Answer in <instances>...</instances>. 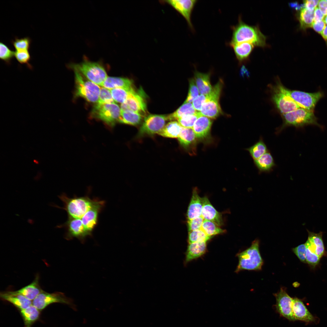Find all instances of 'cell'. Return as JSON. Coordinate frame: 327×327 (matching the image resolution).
I'll return each mask as SVG.
<instances>
[{
	"label": "cell",
	"instance_id": "2e32d148",
	"mask_svg": "<svg viewBox=\"0 0 327 327\" xmlns=\"http://www.w3.org/2000/svg\"><path fill=\"white\" fill-rule=\"evenodd\" d=\"M139 92L135 91L121 106V111H130L143 116L147 112L146 105L143 96Z\"/></svg>",
	"mask_w": 327,
	"mask_h": 327
},
{
	"label": "cell",
	"instance_id": "8fae6325",
	"mask_svg": "<svg viewBox=\"0 0 327 327\" xmlns=\"http://www.w3.org/2000/svg\"><path fill=\"white\" fill-rule=\"evenodd\" d=\"M57 227L65 229L64 237L68 240L76 238L83 243L87 237H92L85 228L81 218L68 217L65 223L58 226Z\"/></svg>",
	"mask_w": 327,
	"mask_h": 327
},
{
	"label": "cell",
	"instance_id": "d4e9b609",
	"mask_svg": "<svg viewBox=\"0 0 327 327\" xmlns=\"http://www.w3.org/2000/svg\"><path fill=\"white\" fill-rule=\"evenodd\" d=\"M194 80L200 94L207 95L210 93L213 87L210 84L209 74L196 71L194 73Z\"/></svg>",
	"mask_w": 327,
	"mask_h": 327
},
{
	"label": "cell",
	"instance_id": "5bb4252c",
	"mask_svg": "<svg viewBox=\"0 0 327 327\" xmlns=\"http://www.w3.org/2000/svg\"><path fill=\"white\" fill-rule=\"evenodd\" d=\"M289 93L292 98L301 107L311 111H313L317 103L323 96L320 92L309 93L289 90Z\"/></svg>",
	"mask_w": 327,
	"mask_h": 327
},
{
	"label": "cell",
	"instance_id": "6f0895ef",
	"mask_svg": "<svg viewBox=\"0 0 327 327\" xmlns=\"http://www.w3.org/2000/svg\"><path fill=\"white\" fill-rule=\"evenodd\" d=\"M323 19V20L325 22V24H327V15L325 17H324Z\"/></svg>",
	"mask_w": 327,
	"mask_h": 327
},
{
	"label": "cell",
	"instance_id": "d6986e66",
	"mask_svg": "<svg viewBox=\"0 0 327 327\" xmlns=\"http://www.w3.org/2000/svg\"><path fill=\"white\" fill-rule=\"evenodd\" d=\"M307 231L308 236L307 240L305 243L306 246L321 258L325 253L322 237L323 232H320L315 233L308 230Z\"/></svg>",
	"mask_w": 327,
	"mask_h": 327
},
{
	"label": "cell",
	"instance_id": "ee69618b",
	"mask_svg": "<svg viewBox=\"0 0 327 327\" xmlns=\"http://www.w3.org/2000/svg\"><path fill=\"white\" fill-rule=\"evenodd\" d=\"M199 91L196 84L194 79L189 80L188 93L184 103H191L199 95Z\"/></svg>",
	"mask_w": 327,
	"mask_h": 327
},
{
	"label": "cell",
	"instance_id": "7a4b0ae2",
	"mask_svg": "<svg viewBox=\"0 0 327 327\" xmlns=\"http://www.w3.org/2000/svg\"><path fill=\"white\" fill-rule=\"evenodd\" d=\"M58 197L63 202V207L56 205L53 206L65 210L68 217L78 219L81 218L93 206L97 198L91 199L88 195L81 197L75 196L70 198L64 193Z\"/></svg>",
	"mask_w": 327,
	"mask_h": 327
},
{
	"label": "cell",
	"instance_id": "e575fe53",
	"mask_svg": "<svg viewBox=\"0 0 327 327\" xmlns=\"http://www.w3.org/2000/svg\"><path fill=\"white\" fill-rule=\"evenodd\" d=\"M196 137L195 134L192 128L182 127L178 138L181 145L186 148L194 143Z\"/></svg>",
	"mask_w": 327,
	"mask_h": 327
},
{
	"label": "cell",
	"instance_id": "60d3db41",
	"mask_svg": "<svg viewBox=\"0 0 327 327\" xmlns=\"http://www.w3.org/2000/svg\"><path fill=\"white\" fill-rule=\"evenodd\" d=\"M15 56V52L2 42L0 43V58L9 64Z\"/></svg>",
	"mask_w": 327,
	"mask_h": 327
},
{
	"label": "cell",
	"instance_id": "ab89813d",
	"mask_svg": "<svg viewBox=\"0 0 327 327\" xmlns=\"http://www.w3.org/2000/svg\"><path fill=\"white\" fill-rule=\"evenodd\" d=\"M31 39L28 37L19 38L15 37L14 40L11 41L12 44L16 51L28 50L31 43Z\"/></svg>",
	"mask_w": 327,
	"mask_h": 327
},
{
	"label": "cell",
	"instance_id": "db71d44e",
	"mask_svg": "<svg viewBox=\"0 0 327 327\" xmlns=\"http://www.w3.org/2000/svg\"><path fill=\"white\" fill-rule=\"evenodd\" d=\"M319 8L324 15H327V1L320 0L318 3Z\"/></svg>",
	"mask_w": 327,
	"mask_h": 327
},
{
	"label": "cell",
	"instance_id": "4316f807",
	"mask_svg": "<svg viewBox=\"0 0 327 327\" xmlns=\"http://www.w3.org/2000/svg\"><path fill=\"white\" fill-rule=\"evenodd\" d=\"M133 81L127 78L107 77L101 86L111 90L117 88H133Z\"/></svg>",
	"mask_w": 327,
	"mask_h": 327
},
{
	"label": "cell",
	"instance_id": "e0dca14e",
	"mask_svg": "<svg viewBox=\"0 0 327 327\" xmlns=\"http://www.w3.org/2000/svg\"><path fill=\"white\" fill-rule=\"evenodd\" d=\"M196 0H169L164 1L179 12L186 20L189 27L193 28L191 15L197 3Z\"/></svg>",
	"mask_w": 327,
	"mask_h": 327
},
{
	"label": "cell",
	"instance_id": "4fadbf2b",
	"mask_svg": "<svg viewBox=\"0 0 327 327\" xmlns=\"http://www.w3.org/2000/svg\"><path fill=\"white\" fill-rule=\"evenodd\" d=\"M273 295L276 299V302L275 306L276 311L282 316L289 320H296L292 309L293 298L287 294L286 289L281 288L278 292Z\"/></svg>",
	"mask_w": 327,
	"mask_h": 327
},
{
	"label": "cell",
	"instance_id": "816d5d0a",
	"mask_svg": "<svg viewBox=\"0 0 327 327\" xmlns=\"http://www.w3.org/2000/svg\"><path fill=\"white\" fill-rule=\"evenodd\" d=\"M326 26L325 22L322 20L314 22L311 27L316 32L321 34Z\"/></svg>",
	"mask_w": 327,
	"mask_h": 327
},
{
	"label": "cell",
	"instance_id": "7dc6e473",
	"mask_svg": "<svg viewBox=\"0 0 327 327\" xmlns=\"http://www.w3.org/2000/svg\"><path fill=\"white\" fill-rule=\"evenodd\" d=\"M204 220L202 216L190 220H187L189 232L200 229Z\"/></svg>",
	"mask_w": 327,
	"mask_h": 327
},
{
	"label": "cell",
	"instance_id": "30bf717a",
	"mask_svg": "<svg viewBox=\"0 0 327 327\" xmlns=\"http://www.w3.org/2000/svg\"><path fill=\"white\" fill-rule=\"evenodd\" d=\"M56 303L67 304L75 309L72 299L60 292L49 293L43 291L33 300L32 305L41 311L48 305Z\"/></svg>",
	"mask_w": 327,
	"mask_h": 327
},
{
	"label": "cell",
	"instance_id": "f35d334b",
	"mask_svg": "<svg viewBox=\"0 0 327 327\" xmlns=\"http://www.w3.org/2000/svg\"><path fill=\"white\" fill-rule=\"evenodd\" d=\"M211 237L207 235L201 229L189 232V244L199 242H206Z\"/></svg>",
	"mask_w": 327,
	"mask_h": 327
},
{
	"label": "cell",
	"instance_id": "4dcf8cb0",
	"mask_svg": "<svg viewBox=\"0 0 327 327\" xmlns=\"http://www.w3.org/2000/svg\"><path fill=\"white\" fill-rule=\"evenodd\" d=\"M182 127L178 122L173 121L165 125L158 134L164 137L178 138L180 132Z\"/></svg>",
	"mask_w": 327,
	"mask_h": 327
},
{
	"label": "cell",
	"instance_id": "74e56055",
	"mask_svg": "<svg viewBox=\"0 0 327 327\" xmlns=\"http://www.w3.org/2000/svg\"><path fill=\"white\" fill-rule=\"evenodd\" d=\"M201 229L208 236H212L225 232V230L213 222L204 220Z\"/></svg>",
	"mask_w": 327,
	"mask_h": 327
},
{
	"label": "cell",
	"instance_id": "603a6c76",
	"mask_svg": "<svg viewBox=\"0 0 327 327\" xmlns=\"http://www.w3.org/2000/svg\"><path fill=\"white\" fill-rule=\"evenodd\" d=\"M292 312L295 320L306 322L313 321L314 318L309 312L303 302L297 298H293Z\"/></svg>",
	"mask_w": 327,
	"mask_h": 327
},
{
	"label": "cell",
	"instance_id": "d6a6232c",
	"mask_svg": "<svg viewBox=\"0 0 327 327\" xmlns=\"http://www.w3.org/2000/svg\"><path fill=\"white\" fill-rule=\"evenodd\" d=\"M191 103H184L172 114L168 115L169 120H177L183 117L197 113Z\"/></svg>",
	"mask_w": 327,
	"mask_h": 327
},
{
	"label": "cell",
	"instance_id": "c3c4849f",
	"mask_svg": "<svg viewBox=\"0 0 327 327\" xmlns=\"http://www.w3.org/2000/svg\"><path fill=\"white\" fill-rule=\"evenodd\" d=\"M306 246L305 243L300 244L292 249L293 252L302 262L306 263Z\"/></svg>",
	"mask_w": 327,
	"mask_h": 327
},
{
	"label": "cell",
	"instance_id": "f1b7e54d",
	"mask_svg": "<svg viewBox=\"0 0 327 327\" xmlns=\"http://www.w3.org/2000/svg\"><path fill=\"white\" fill-rule=\"evenodd\" d=\"M254 162L259 172H269L271 171L275 166L273 157L268 151L258 159L254 160Z\"/></svg>",
	"mask_w": 327,
	"mask_h": 327
},
{
	"label": "cell",
	"instance_id": "ffe728a7",
	"mask_svg": "<svg viewBox=\"0 0 327 327\" xmlns=\"http://www.w3.org/2000/svg\"><path fill=\"white\" fill-rule=\"evenodd\" d=\"M212 123L210 118L202 115L200 112L199 116L192 128L196 137L203 139L207 137L210 133Z\"/></svg>",
	"mask_w": 327,
	"mask_h": 327
},
{
	"label": "cell",
	"instance_id": "8992f818",
	"mask_svg": "<svg viewBox=\"0 0 327 327\" xmlns=\"http://www.w3.org/2000/svg\"><path fill=\"white\" fill-rule=\"evenodd\" d=\"M74 71L75 76V97H81L89 102L97 103L99 98L100 87L80 73Z\"/></svg>",
	"mask_w": 327,
	"mask_h": 327
},
{
	"label": "cell",
	"instance_id": "3957f363",
	"mask_svg": "<svg viewBox=\"0 0 327 327\" xmlns=\"http://www.w3.org/2000/svg\"><path fill=\"white\" fill-rule=\"evenodd\" d=\"M83 58V61L80 63L68 64V67L78 72L89 80L101 86L107 77L104 66L99 61L90 60L85 56Z\"/></svg>",
	"mask_w": 327,
	"mask_h": 327
},
{
	"label": "cell",
	"instance_id": "5b68a950",
	"mask_svg": "<svg viewBox=\"0 0 327 327\" xmlns=\"http://www.w3.org/2000/svg\"><path fill=\"white\" fill-rule=\"evenodd\" d=\"M283 123L278 130L281 132L287 127L293 126L301 127L305 125H318L313 111L301 107L293 111L282 114Z\"/></svg>",
	"mask_w": 327,
	"mask_h": 327
},
{
	"label": "cell",
	"instance_id": "836d02e7",
	"mask_svg": "<svg viewBox=\"0 0 327 327\" xmlns=\"http://www.w3.org/2000/svg\"><path fill=\"white\" fill-rule=\"evenodd\" d=\"M112 96L115 102L122 104L135 91L131 88H117L110 90Z\"/></svg>",
	"mask_w": 327,
	"mask_h": 327
},
{
	"label": "cell",
	"instance_id": "cb8c5ba5",
	"mask_svg": "<svg viewBox=\"0 0 327 327\" xmlns=\"http://www.w3.org/2000/svg\"><path fill=\"white\" fill-rule=\"evenodd\" d=\"M39 276L37 275L31 283L14 292L33 301L43 291L39 285Z\"/></svg>",
	"mask_w": 327,
	"mask_h": 327
},
{
	"label": "cell",
	"instance_id": "7402d4cb",
	"mask_svg": "<svg viewBox=\"0 0 327 327\" xmlns=\"http://www.w3.org/2000/svg\"><path fill=\"white\" fill-rule=\"evenodd\" d=\"M202 207V198L199 196L197 188H194L187 211V220L201 216Z\"/></svg>",
	"mask_w": 327,
	"mask_h": 327
},
{
	"label": "cell",
	"instance_id": "9a60e30c",
	"mask_svg": "<svg viewBox=\"0 0 327 327\" xmlns=\"http://www.w3.org/2000/svg\"><path fill=\"white\" fill-rule=\"evenodd\" d=\"M105 201L97 198L93 206L81 218L85 228L92 236L98 223V216L105 206Z\"/></svg>",
	"mask_w": 327,
	"mask_h": 327
},
{
	"label": "cell",
	"instance_id": "ba28073f",
	"mask_svg": "<svg viewBox=\"0 0 327 327\" xmlns=\"http://www.w3.org/2000/svg\"><path fill=\"white\" fill-rule=\"evenodd\" d=\"M272 98L277 109L282 114L301 107L291 97L289 90L280 82L273 87Z\"/></svg>",
	"mask_w": 327,
	"mask_h": 327
},
{
	"label": "cell",
	"instance_id": "f6af8a7d",
	"mask_svg": "<svg viewBox=\"0 0 327 327\" xmlns=\"http://www.w3.org/2000/svg\"><path fill=\"white\" fill-rule=\"evenodd\" d=\"M111 95L110 90L102 87L101 88L99 99L97 103L111 104L115 103Z\"/></svg>",
	"mask_w": 327,
	"mask_h": 327
},
{
	"label": "cell",
	"instance_id": "83f0119b",
	"mask_svg": "<svg viewBox=\"0 0 327 327\" xmlns=\"http://www.w3.org/2000/svg\"><path fill=\"white\" fill-rule=\"evenodd\" d=\"M230 46L233 48L236 57L240 62L249 58L255 47L252 44L247 42L236 44Z\"/></svg>",
	"mask_w": 327,
	"mask_h": 327
},
{
	"label": "cell",
	"instance_id": "52a82bcc",
	"mask_svg": "<svg viewBox=\"0 0 327 327\" xmlns=\"http://www.w3.org/2000/svg\"><path fill=\"white\" fill-rule=\"evenodd\" d=\"M121 108L115 103H96L93 107L91 115L93 118L100 120L110 127H113L119 122Z\"/></svg>",
	"mask_w": 327,
	"mask_h": 327
},
{
	"label": "cell",
	"instance_id": "1f68e13d",
	"mask_svg": "<svg viewBox=\"0 0 327 327\" xmlns=\"http://www.w3.org/2000/svg\"><path fill=\"white\" fill-rule=\"evenodd\" d=\"M143 116L137 113L121 111L119 122L133 126L139 125L142 121Z\"/></svg>",
	"mask_w": 327,
	"mask_h": 327
},
{
	"label": "cell",
	"instance_id": "ac0fdd59",
	"mask_svg": "<svg viewBox=\"0 0 327 327\" xmlns=\"http://www.w3.org/2000/svg\"><path fill=\"white\" fill-rule=\"evenodd\" d=\"M202 217L204 220L213 222L220 227L222 226L223 223L221 213L216 210L206 197L202 198Z\"/></svg>",
	"mask_w": 327,
	"mask_h": 327
},
{
	"label": "cell",
	"instance_id": "7c38bea8",
	"mask_svg": "<svg viewBox=\"0 0 327 327\" xmlns=\"http://www.w3.org/2000/svg\"><path fill=\"white\" fill-rule=\"evenodd\" d=\"M169 120L168 116L152 114L147 115L145 117L140 128L138 136L158 134L164 127L166 122Z\"/></svg>",
	"mask_w": 327,
	"mask_h": 327
},
{
	"label": "cell",
	"instance_id": "11a10c76",
	"mask_svg": "<svg viewBox=\"0 0 327 327\" xmlns=\"http://www.w3.org/2000/svg\"><path fill=\"white\" fill-rule=\"evenodd\" d=\"M290 7L296 10H301L302 9L304 8V5H299L297 2L291 3L289 4Z\"/></svg>",
	"mask_w": 327,
	"mask_h": 327
},
{
	"label": "cell",
	"instance_id": "44dd1931",
	"mask_svg": "<svg viewBox=\"0 0 327 327\" xmlns=\"http://www.w3.org/2000/svg\"><path fill=\"white\" fill-rule=\"evenodd\" d=\"M0 295L2 299L11 303L20 311L32 305L31 301L22 295L15 293L14 291L2 292Z\"/></svg>",
	"mask_w": 327,
	"mask_h": 327
},
{
	"label": "cell",
	"instance_id": "f546056e",
	"mask_svg": "<svg viewBox=\"0 0 327 327\" xmlns=\"http://www.w3.org/2000/svg\"><path fill=\"white\" fill-rule=\"evenodd\" d=\"M40 310L32 305L28 308L20 310L24 323V327H31L39 318Z\"/></svg>",
	"mask_w": 327,
	"mask_h": 327
},
{
	"label": "cell",
	"instance_id": "9f6ffc18",
	"mask_svg": "<svg viewBox=\"0 0 327 327\" xmlns=\"http://www.w3.org/2000/svg\"><path fill=\"white\" fill-rule=\"evenodd\" d=\"M321 34L324 40L327 41V25L325 26Z\"/></svg>",
	"mask_w": 327,
	"mask_h": 327
},
{
	"label": "cell",
	"instance_id": "7bdbcfd3",
	"mask_svg": "<svg viewBox=\"0 0 327 327\" xmlns=\"http://www.w3.org/2000/svg\"><path fill=\"white\" fill-rule=\"evenodd\" d=\"M200 112L193 115H189L178 119V122L183 127L192 128L199 115Z\"/></svg>",
	"mask_w": 327,
	"mask_h": 327
},
{
	"label": "cell",
	"instance_id": "9c48e42d",
	"mask_svg": "<svg viewBox=\"0 0 327 327\" xmlns=\"http://www.w3.org/2000/svg\"><path fill=\"white\" fill-rule=\"evenodd\" d=\"M223 85V82L220 80L213 87L210 93L206 95V101L200 112L202 115L215 119L222 114L219 100Z\"/></svg>",
	"mask_w": 327,
	"mask_h": 327
},
{
	"label": "cell",
	"instance_id": "6da1fadb",
	"mask_svg": "<svg viewBox=\"0 0 327 327\" xmlns=\"http://www.w3.org/2000/svg\"><path fill=\"white\" fill-rule=\"evenodd\" d=\"M232 29V36L229 43L230 46L245 42L251 43L255 46L264 47L266 46V37L259 27L247 24L240 18L238 24Z\"/></svg>",
	"mask_w": 327,
	"mask_h": 327
},
{
	"label": "cell",
	"instance_id": "b9f144b4",
	"mask_svg": "<svg viewBox=\"0 0 327 327\" xmlns=\"http://www.w3.org/2000/svg\"><path fill=\"white\" fill-rule=\"evenodd\" d=\"M18 61L21 64H25L30 69L32 68L30 64L31 55L28 50L16 51L15 56Z\"/></svg>",
	"mask_w": 327,
	"mask_h": 327
},
{
	"label": "cell",
	"instance_id": "f907efd6",
	"mask_svg": "<svg viewBox=\"0 0 327 327\" xmlns=\"http://www.w3.org/2000/svg\"><path fill=\"white\" fill-rule=\"evenodd\" d=\"M319 0H307L304 1V8L311 12H313L318 5Z\"/></svg>",
	"mask_w": 327,
	"mask_h": 327
},
{
	"label": "cell",
	"instance_id": "680465c9",
	"mask_svg": "<svg viewBox=\"0 0 327 327\" xmlns=\"http://www.w3.org/2000/svg\"><path fill=\"white\" fill-rule=\"evenodd\" d=\"M326 1H327V0H326Z\"/></svg>",
	"mask_w": 327,
	"mask_h": 327
},
{
	"label": "cell",
	"instance_id": "277c9868",
	"mask_svg": "<svg viewBox=\"0 0 327 327\" xmlns=\"http://www.w3.org/2000/svg\"><path fill=\"white\" fill-rule=\"evenodd\" d=\"M259 241L254 240L251 246L244 251L238 254L239 259L236 270L238 272L241 270H259L262 269L263 261L259 250Z\"/></svg>",
	"mask_w": 327,
	"mask_h": 327
},
{
	"label": "cell",
	"instance_id": "d590c367",
	"mask_svg": "<svg viewBox=\"0 0 327 327\" xmlns=\"http://www.w3.org/2000/svg\"><path fill=\"white\" fill-rule=\"evenodd\" d=\"M246 150L253 160L258 159L268 152L266 145L262 139Z\"/></svg>",
	"mask_w": 327,
	"mask_h": 327
},
{
	"label": "cell",
	"instance_id": "681fc988",
	"mask_svg": "<svg viewBox=\"0 0 327 327\" xmlns=\"http://www.w3.org/2000/svg\"><path fill=\"white\" fill-rule=\"evenodd\" d=\"M206 95L200 94L193 101V105L197 111H200L203 105L206 101Z\"/></svg>",
	"mask_w": 327,
	"mask_h": 327
},
{
	"label": "cell",
	"instance_id": "bcb514c9",
	"mask_svg": "<svg viewBox=\"0 0 327 327\" xmlns=\"http://www.w3.org/2000/svg\"><path fill=\"white\" fill-rule=\"evenodd\" d=\"M306 263L312 267H315L319 263L321 258L308 247L306 246Z\"/></svg>",
	"mask_w": 327,
	"mask_h": 327
},
{
	"label": "cell",
	"instance_id": "484cf974",
	"mask_svg": "<svg viewBox=\"0 0 327 327\" xmlns=\"http://www.w3.org/2000/svg\"><path fill=\"white\" fill-rule=\"evenodd\" d=\"M206 242L189 244L186 254L185 262L187 263L203 255L206 248Z\"/></svg>",
	"mask_w": 327,
	"mask_h": 327
},
{
	"label": "cell",
	"instance_id": "f5cc1de1",
	"mask_svg": "<svg viewBox=\"0 0 327 327\" xmlns=\"http://www.w3.org/2000/svg\"><path fill=\"white\" fill-rule=\"evenodd\" d=\"M324 18V15L319 8L317 7L314 12V22L322 20Z\"/></svg>",
	"mask_w": 327,
	"mask_h": 327
},
{
	"label": "cell",
	"instance_id": "8d00e7d4",
	"mask_svg": "<svg viewBox=\"0 0 327 327\" xmlns=\"http://www.w3.org/2000/svg\"><path fill=\"white\" fill-rule=\"evenodd\" d=\"M299 18L302 29L311 27L314 22V12H311L304 8L300 10Z\"/></svg>",
	"mask_w": 327,
	"mask_h": 327
}]
</instances>
